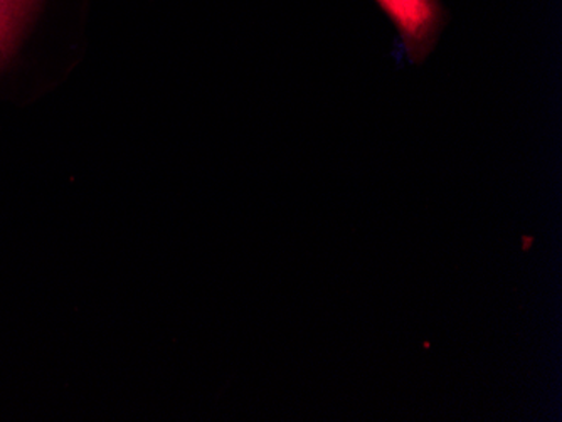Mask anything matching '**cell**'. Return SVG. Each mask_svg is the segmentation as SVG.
Listing matches in <instances>:
<instances>
[{
	"label": "cell",
	"mask_w": 562,
	"mask_h": 422,
	"mask_svg": "<svg viewBox=\"0 0 562 422\" xmlns=\"http://www.w3.org/2000/svg\"><path fill=\"white\" fill-rule=\"evenodd\" d=\"M390 15L407 56L422 62L431 53L441 27V11L437 0H375Z\"/></svg>",
	"instance_id": "6da1fadb"
},
{
	"label": "cell",
	"mask_w": 562,
	"mask_h": 422,
	"mask_svg": "<svg viewBox=\"0 0 562 422\" xmlns=\"http://www.w3.org/2000/svg\"><path fill=\"white\" fill-rule=\"evenodd\" d=\"M37 0H0V62L4 61Z\"/></svg>",
	"instance_id": "7a4b0ae2"
}]
</instances>
